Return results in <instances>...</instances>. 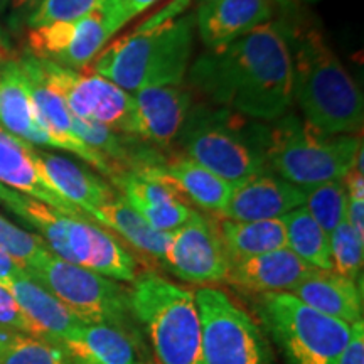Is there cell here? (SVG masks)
Masks as SVG:
<instances>
[{
    "instance_id": "6da1fadb",
    "label": "cell",
    "mask_w": 364,
    "mask_h": 364,
    "mask_svg": "<svg viewBox=\"0 0 364 364\" xmlns=\"http://www.w3.org/2000/svg\"><path fill=\"white\" fill-rule=\"evenodd\" d=\"M191 85L216 107L250 120L275 122L292 103V58L287 22L268 21L189 70Z\"/></svg>"
},
{
    "instance_id": "7a4b0ae2",
    "label": "cell",
    "mask_w": 364,
    "mask_h": 364,
    "mask_svg": "<svg viewBox=\"0 0 364 364\" xmlns=\"http://www.w3.org/2000/svg\"><path fill=\"white\" fill-rule=\"evenodd\" d=\"M191 0H174L105 46L86 73L102 76L130 95L157 86H181L194 48L196 16L184 14Z\"/></svg>"
},
{
    "instance_id": "3957f363",
    "label": "cell",
    "mask_w": 364,
    "mask_h": 364,
    "mask_svg": "<svg viewBox=\"0 0 364 364\" xmlns=\"http://www.w3.org/2000/svg\"><path fill=\"white\" fill-rule=\"evenodd\" d=\"M292 58V98L306 122L332 135H361L363 91L318 31L287 24Z\"/></svg>"
},
{
    "instance_id": "277c9868",
    "label": "cell",
    "mask_w": 364,
    "mask_h": 364,
    "mask_svg": "<svg viewBox=\"0 0 364 364\" xmlns=\"http://www.w3.org/2000/svg\"><path fill=\"white\" fill-rule=\"evenodd\" d=\"M129 300L159 364H203L201 317L193 290L147 270L132 282Z\"/></svg>"
},
{
    "instance_id": "5b68a950",
    "label": "cell",
    "mask_w": 364,
    "mask_h": 364,
    "mask_svg": "<svg viewBox=\"0 0 364 364\" xmlns=\"http://www.w3.org/2000/svg\"><path fill=\"white\" fill-rule=\"evenodd\" d=\"M267 129L238 113L208 105L191 107L181 130L184 154L231 186L267 172Z\"/></svg>"
},
{
    "instance_id": "8992f818",
    "label": "cell",
    "mask_w": 364,
    "mask_h": 364,
    "mask_svg": "<svg viewBox=\"0 0 364 364\" xmlns=\"http://www.w3.org/2000/svg\"><path fill=\"white\" fill-rule=\"evenodd\" d=\"M267 130L268 171L300 189L343 181L363 149L361 135L326 134L287 113Z\"/></svg>"
},
{
    "instance_id": "52a82bcc",
    "label": "cell",
    "mask_w": 364,
    "mask_h": 364,
    "mask_svg": "<svg viewBox=\"0 0 364 364\" xmlns=\"http://www.w3.org/2000/svg\"><path fill=\"white\" fill-rule=\"evenodd\" d=\"M255 312L289 364H336L353 334V326L289 292L258 295Z\"/></svg>"
},
{
    "instance_id": "ba28073f",
    "label": "cell",
    "mask_w": 364,
    "mask_h": 364,
    "mask_svg": "<svg viewBox=\"0 0 364 364\" xmlns=\"http://www.w3.org/2000/svg\"><path fill=\"white\" fill-rule=\"evenodd\" d=\"M26 272L85 324H110L142 336L130 312L129 289L120 282L73 265L53 253Z\"/></svg>"
},
{
    "instance_id": "9c48e42d",
    "label": "cell",
    "mask_w": 364,
    "mask_h": 364,
    "mask_svg": "<svg viewBox=\"0 0 364 364\" xmlns=\"http://www.w3.org/2000/svg\"><path fill=\"white\" fill-rule=\"evenodd\" d=\"M203 364H273L260 324L218 287L196 290Z\"/></svg>"
},
{
    "instance_id": "30bf717a",
    "label": "cell",
    "mask_w": 364,
    "mask_h": 364,
    "mask_svg": "<svg viewBox=\"0 0 364 364\" xmlns=\"http://www.w3.org/2000/svg\"><path fill=\"white\" fill-rule=\"evenodd\" d=\"M34 65L44 83L65 100L73 117L98 122L130 135L134 113V97L130 93L91 73L73 71L38 58H34Z\"/></svg>"
},
{
    "instance_id": "8fae6325",
    "label": "cell",
    "mask_w": 364,
    "mask_h": 364,
    "mask_svg": "<svg viewBox=\"0 0 364 364\" xmlns=\"http://www.w3.org/2000/svg\"><path fill=\"white\" fill-rule=\"evenodd\" d=\"M162 263L177 279L199 287L226 282L231 263L218 228V218L193 211L184 225L172 231Z\"/></svg>"
},
{
    "instance_id": "7c38bea8",
    "label": "cell",
    "mask_w": 364,
    "mask_h": 364,
    "mask_svg": "<svg viewBox=\"0 0 364 364\" xmlns=\"http://www.w3.org/2000/svg\"><path fill=\"white\" fill-rule=\"evenodd\" d=\"M113 33L102 11L75 22H58L31 29L27 34L31 56L73 71H85L102 53Z\"/></svg>"
},
{
    "instance_id": "4fadbf2b",
    "label": "cell",
    "mask_w": 364,
    "mask_h": 364,
    "mask_svg": "<svg viewBox=\"0 0 364 364\" xmlns=\"http://www.w3.org/2000/svg\"><path fill=\"white\" fill-rule=\"evenodd\" d=\"M127 204L154 230L172 233L184 225L194 208L164 172V166L125 172L112 181Z\"/></svg>"
},
{
    "instance_id": "5bb4252c",
    "label": "cell",
    "mask_w": 364,
    "mask_h": 364,
    "mask_svg": "<svg viewBox=\"0 0 364 364\" xmlns=\"http://www.w3.org/2000/svg\"><path fill=\"white\" fill-rule=\"evenodd\" d=\"M19 65L24 71L27 85H29L31 98H33L36 115L46 134L51 139L54 149L68 150V152L76 154V156L88 162L91 167H95L100 174L110 177V181L115 179L117 172L113 169L110 162L105 159L102 154L86 145L73 129V115L68 110L65 100H63L56 91L49 88L44 83L36 70L34 58L26 56L19 59Z\"/></svg>"
},
{
    "instance_id": "9a60e30c",
    "label": "cell",
    "mask_w": 364,
    "mask_h": 364,
    "mask_svg": "<svg viewBox=\"0 0 364 364\" xmlns=\"http://www.w3.org/2000/svg\"><path fill=\"white\" fill-rule=\"evenodd\" d=\"M130 135L157 149H169L193 107V93L181 86H157L132 95Z\"/></svg>"
},
{
    "instance_id": "2e32d148",
    "label": "cell",
    "mask_w": 364,
    "mask_h": 364,
    "mask_svg": "<svg viewBox=\"0 0 364 364\" xmlns=\"http://www.w3.org/2000/svg\"><path fill=\"white\" fill-rule=\"evenodd\" d=\"M70 364H150L140 334L110 324H80L59 344Z\"/></svg>"
},
{
    "instance_id": "e0dca14e",
    "label": "cell",
    "mask_w": 364,
    "mask_h": 364,
    "mask_svg": "<svg viewBox=\"0 0 364 364\" xmlns=\"http://www.w3.org/2000/svg\"><path fill=\"white\" fill-rule=\"evenodd\" d=\"M304 189L267 171L233 186L230 201L220 218L233 221L277 220L304 206Z\"/></svg>"
},
{
    "instance_id": "ac0fdd59",
    "label": "cell",
    "mask_w": 364,
    "mask_h": 364,
    "mask_svg": "<svg viewBox=\"0 0 364 364\" xmlns=\"http://www.w3.org/2000/svg\"><path fill=\"white\" fill-rule=\"evenodd\" d=\"M0 184L48 204L68 216L88 218L49 184L38 162V150L0 127ZM90 220V218H88Z\"/></svg>"
},
{
    "instance_id": "d6986e66",
    "label": "cell",
    "mask_w": 364,
    "mask_h": 364,
    "mask_svg": "<svg viewBox=\"0 0 364 364\" xmlns=\"http://www.w3.org/2000/svg\"><path fill=\"white\" fill-rule=\"evenodd\" d=\"M314 270L289 248L258 255L231 265L226 282L235 289L252 295L292 292Z\"/></svg>"
},
{
    "instance_id": "ffe728a7",
    "label": "cell",
    "mask_w": 364,
    "mask_h": 364,
    "mask_svg": "<svg viewBox=\"0 0 364 364\" xmlns=\"http://www.w3.org/2000/svg\"><path fill=\"white\" fill-rule=\"evenodd\" d=\"M196 27L208 51H220L250 31L272 21L270 0H218L196 11Z\"/></svg>"
},
{
    "instance_id": "44dd1931",
    "label": "cell",
    "mask_w": 364,
    "mask_h": 364,
    "mask_svg": "<svg viewBox=\"0 0 364 364\" xmlns=\"http://www.w3.org/2000/svg\"><path fill=\"white\" fill-rule=\"evenodd\" d=\"M6 289L41 339L59 346L73 329L83 324L61 300L31 279L27 272L9 282Z\"/></svg>"
},
{
    "instance_id": "7402d4cb",
    "label": "cell",
    "mask_w": 364,
    "mask_h": 364,
    "mask_svg": "<svg viewBox=\"0 0 364 364\" xmlns=\"http://www.w3.org/2000/svg\"><path fill=\"white\" fill-rule=\"evenodd\" d=\"M38 162L49 184L91 221L105 203L115 198L112 184L70 159L38 152Z\"/></svg>"
},
{
    "instance_id": "603a6c76",
    "label": "cell",
    "mask_w": 364,
    "mask_h": 364,
    "mask_svg": "<svg viewBox=\"0 0 364 364\" xmlns=\"http://www.w3.org/2000/svg\"><path fill=\"white\" fill-rule=\"evenodd\" d=\"M317 312L349 326L363 322L361 285L332 270H314L290 292Z\"/></svg>"
},
{
    "instance_id": "cb8c5ba5",
    "label": "cell",
    "mask_w": 364,
    "mask_h": 364,
    "mask_svg": "<svg viewBox=\"0 0 364 364\" xmlns=\"http://www.w3.org/2000/svg\"><path fill=\"white\" fill-rule=\"evenodd\" d=\"M0 127L31 145L53 147L39 124L27 78L16 59L0 70Z\"/></svg>"
},
{
    "instance_id": "d4e9b609",
    "label": "cell",
    "mask_w": 364,
    "mask_h": 364,
    "mask_svg": "<svg viewBox=\"0 0 364 364\" xmlns=\"http://www.w3.org/2000/svg\"><path fill=\"white\" fill-rule=\"evenodd\" d=\"M164 172L191 204L220 218L230 201L233 186L215 172L204 169L186 154L166 156Z\"/></svg>"
},
{
    "instance_id": "484cf974",
    "label": "cell",
    "mask_w": 364,
    "mask_h": 364,
    "mask_svg": "<svg viewBox=\"0 0 364 364\" xmlns=\"http://www.w3.org/2000/svg\"><path fill=\"white\" fill-rule=\"evenodd\" d=\"M93 221L107 230H112L139 253L156 258L159 262H162L164 253L169 247L172 233H162V231L154 230L142 216L136 215L118 193L115 198L98 209L97 215L93 216Z\"/></svg>"
},
{
    "instance_id": "4316f807",
    "label": "cell",
    "mask_w": 364,
    "mask_h": 364,
    "mask_svg": "<svg viewBox=\"0 0 364 364\" xmlns=\"http://www.w3.org/2000/svg\"><path fill=\"white\" fill-rule=\"evenodd\" d=\"M218 228L231 265L258 255L287 248L282 218L265 221H233L218 218Z\"/></svg>"
},
{
    "instance_id": "83f0119b",
    "label": "cell",
    "mask_w": 364,
    "mask_h": 364,
    "mask_svg": "<svg viewBox=\"0 0 364 364\" xmlns=\"http://www.w3.org/2000/svg\"><path fill=\"white\" fill-rule=\"evenodd\" d=\"M287 248L316 270H332L329 235L317 225L304 206L282 216Z\"/></svg>"
},
{
    "instance_id": "f1b7e54d",
    "label": "cell",
    "mask_w": 364,
    "mask_h": 364,
    "mask_svg": "<svg viewBox=\"0 0 364 364\" xmlns=\"http://www.w3.org/2000/svg\"><path fill=\"white\" fill-rule=\"evenodd\" d=\"M0 364H70L65 351L58 344L0 329Z\"/></svg>"
},
{
    "instance_id": "f546056e",
    "label": "cell",
    "mask_w": 364,
    "mask_h": 364,
    "mask_svg": "<svg viewBox=\"0 0 364 364\" xmlns=\"http://www.w3.org/2000/svg\"><path fill=\"white\" fill-rule=\"evenodd\" d=\"M304 194H306L304 208L327 235H331L341 223L346 221L348 193L343 181H331L306 188Z\"/></svg>"
},
{
    "instance_id": "4dcf8cb0",
    "label": "cell",
    "mask_w": 364,
    "mask_h": 364,
    "mask_svg": "<svg viewBox=\"0 0 364 364\" xmlns=\"http://www.w3.org/2000/svg\"><path fill=\"white\" fill-rule=\"evenodd\" d=\"M332 272L353 282H361L364 260V238L343 221L329 235Z\"/></svg>"
},
{
    "instance_id": "1f68e13d",
    "label": "cell",
    "mask_w": 364,
    "mask_h": 364,
    "mask_svg": "<svg viewBox=\"0 0 364 364\" xmlns=\"http://www.w3.org/2000/svg\"><path fill=\"white\" fill-rule=\"evenodd\" d=\"M0 248L11 255L14 260L19 262L24 270L33 268L46 255L51 253L41 236L27 233L2 216H0Z\"/></svg>"
},
{
    "instance_id": "d6a6232c",
    "label": "cell",
    "mask_w": 364,
    "mask_h": 364,
    "mask_svg": "<svg viewBox=\"0 0 364 364\" xmlns=\"http://www.w3.org/2000/svg\"><path fill=\"white\" fill-rule=\"evenodd\" d=\"M103 0H41L27 17L31 29L58 22H75L102 9Z\"/></svg>"
},
{
    "instance_id": "836d02e7",
    "label": "cell",
    "mask_w": 364,
    "mask_h": 364,
    "mask_svg": "<svg viewBox=\"0 0 364 364\" xmlns=\"http://www.w3.org/2000/svg\"><path fill=\"white\" fill-rule=\"evenodd\" d=\"M157 0H103L100 11L105 16L108 27L115 36L122 27L134 21L149 7H152Z\"/></svg>"
},
{
    "instance_id": "e575fe53",
    "label": "cell",
    "mask_w": 364,
    "mask_h": 364,
    "mask_svg": "<svg viewBox=\"0 0 364 364\" xmlns=\"http://www.w3.org/2000/svg\"><path fill=\"white\" fill-rule=\"evenodd\" d=\"M0 329L22 332V334L36 336L38 338L34 327L31 326V322L22 314L11 292L2 285H0Z\"/></svg>"
},
{
    "instance_id": "d590c367",
    "label": "cell",
    "mask_w": 364,
    "mask_h": 364,
    "mask_svg": "<svg viewBox=\"0 0 364 364\" xmlns=\"http://www.w3.org/2000/svg\"><path fill=\"white\" fill-rule=\"evenodd\" d=\"M336 364H364V324L353 326V334L348 346Z\"/></svg>"
},
{
    "instance_id": "8d00e7d4",
    "label": "cell",
    "mask_w": 364,
    "mask_h": 364,
    "mask_svg": "<svg viewBox=\"0 0 364 364\" xmlns=\"http://www.w3.org/2000/svg\"><path fill=\"white\" fill-rule=\"evenodd\" d=\"M344 188L348 193V199L354 201H364V171L351 167L348 174L344 176Z\"/></svg>"
},
{
    "instance_id": "74e56055",
    "label": "cell",
    "mask_w": 364,
    "mask_h": 364,
    "mask_svg": "<svg viewBox=\"0 0 364 364\" xmlns=\"http://www.w3.org/2000/svg\"><path fill=\"white\" fill-rule=\"evenodd\" d=\"M26 270L19 262H16L11 255H7L0 248V285L6 287L9 282H12L17 277L24 275Z\"/></svg>"
},
{
    "instance_id": "f35d334b",
    "label": "cell",
    "mask_w": 364,
    "mask_h": 364,
    "mask_svg": "<svg viewBox=\"0 0 364 364\" xmlns=\"http://www.w3.org/2000/svg\"><path fill=\"white\" fill-rule=\"evenodd\" d=\"M346 221L356 231L358 236L364 238V201H354L348 199V211H346Z\"/></svg>"
},
{
    "instance_id": "ab89813d",
    "label": "cell",
    "mask_w": 364,
    "mask_h": 364,
    "mask_svg": "<svg viewBox=\"0 0 364 364\" xmlns=\"http://www.w3.org/2000/svg\"><path fill=\"white\" fill-rule=\"evenodd\" d=\"M39 2L41 0H11V7L16 16L29 17V14L39 6Z\"/></svg>"
},
{
    "instance_id": "60d3db41",
    "label": "cell",
    "mask_w": 364,
    "mask_h": 364,
    "mask_svg": "<svg viewBox=\"0 0 364 364\" xmlns=\"http://www.w3.org/2000/svg\"><path fill=\"white\" fill-rule=\"evenodd\" d=\"M14 61V56H12V51L9 49V46L4 43L2 39H0V70H2L4 66L7 65V63Z\"/></svg>"
},
{
    "instance_id": "b9f144b4",
    "label": "cell",
    "mask_w": 364,
    "mask_h": 364,
    "mask_svg": "<svg viewBox=\"0 0 364 364\" xmlns=\"http://www.w3.org/2000/svg\"><path fill=\"white\" fill-rule=\"evenodd\" d=\"M272 6L280 7L282 12L290 14L292 11H295V2L294 0H270Z\"/></svg>"
},
{
    "instance_id": "7bdbcfd3",
    "label": "cell",
    "mask_w": 364,
    "mask_h": 364,
    "mask_svg": "<svg viewBox=\"0 0 364 364\" xmlns=\"http://www.w3.org/2000/svg\"><path fill=\"white\" fill-rule=\"evenodd\" d=\"M218 2V0H198V9H204L213 6V4Z\"/></svg>"
},
{
    "instance_id": "ee69618b",
    "label": "cell",
    "mask_w": 364,
    "mask_h": 364,
    "mask_svg": "<svg viewBox=\"0 0 364 364\" xmlns=\"http://www.w3.org/2000/svg\"><path fill=\"white\" fill-rule=\"evenodd\" d=\"M11 4V0H0V12L6 11V7Z\"/></svg>"
},
{
    "instance_id": "f6af8a7d",
    "label": "cell",
    "mask_w": 364,
    "mask_h": 364,
    "mask_svg": "<svg viewBox=\"0 0 364 364\" xmlns=\"http://www.w3.org/2000/svg\"><path fill=\"white\" fill-rule=\"evenodd\" d=\"M306 2H311V4H316V2H321V0H306Z\"/></svg>"
}]
</instances>
